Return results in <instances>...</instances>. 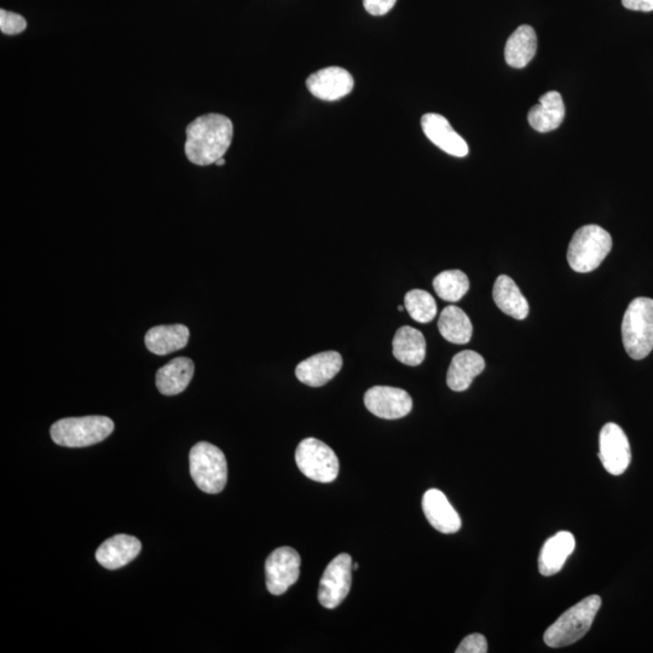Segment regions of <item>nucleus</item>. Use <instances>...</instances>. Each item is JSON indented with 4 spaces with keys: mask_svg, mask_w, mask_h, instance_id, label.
<instances>
[{
    "mask_svg": "<svg viewBox=\"0 0 653 653\" xmlns=\"http://www.w3.org/2000/svg\"><path fill=\"white\" fill-rule=\"evenodd\" d=\"M421 127H423L426 137L443 152L456 156V158H465L470 152L464 138L453 129L443 115L425 114L421 118Z\"/></svg>",
    "mask_w": 653,
    "mask_h": 653,
    "instance_id": "nucleus-13",
    "label": "nucleus"
},
{
    "mask_svg": "<svg viewBox=\"0 0 653 653\" xmlns=\"http://www.w3.org/2000/svg\"><path fill=\"white\" fill-rule=\"evenodd\" d=\"M425 517L433 528L442 534H455L461 529L459 513L450 504L447 496L438 489L427 490L423 498Z\"/></svg>",
    "mask_w": 653,
    "mask_h": 653,
    "instance_id": "nucleus-15",
    "label": "nucleus"
},
{
    "mask_svg": "<svg viewBox=\"0 0 653 653\" xmlns=\"http://www.w3.org/2000/svg\"><path fill=\"white\" fill-rule=\"evenodd\" d=\"M300 556L291 547L277 548L265 562L267 588L271 594H285L297 583L300 574Z\"/></svg>",
    "mask_w": 653,
    "mask_h": 653,
    "instance_id": "nucleus-10",
    "label": "nucleus"
},
{
    "mask_svg": "<svg viewBox=\"0 0 653 653\" xmlns=\"http://www.w3.org/2000/svg\"><path fill=\"white\" fill-rule=\"evenodd\" d=\"M189 337V328L184 325L156 326L149 329L144 343L153 354L165 356L186 348Z\"/></svg>",
    "mask_w": 653,
    "mask_h": 653,
    "instance_id": "nucleus-21",
    "label": "nucleus"
},
{
    "mask_svg": "<svg viewBox=\"0 0 653 653\" xmlns=\"http://www.w3.org/2000/svg\"><path fill=\"white\" fill-rule=\"evenodd\" d=\"M403 310H404V308H403L402 305L398 306V311H403Z\"/></svg>",
    "mask_w": 653,
    "mask_h": 653,
    "instance_id": "nucleus-34",
    "label": "nucleus"
},
{
    "mask_svg": "<svg viewBox=\"0 0 653 653\" xmlns=\"http://www.w3.org/2000/svg\"><path fill=\"white\" fill-rule=\"evenodd\" d=\"M216 165H217V166H224V165H225V160H224L223 158H222V159H219V160L217 161Z\"/></svg>",
    "mask_w": 653,
    "mask_h": 653,
    "instance_id": "nucleus-32",
    "label": "nucleus"
},
{
    "mask_svg": "<svg viewBox=\"0 0 653 653\" xmlns=\"http://www.w3.org/2000/svg\"><path fill=\"white\" fill-rule=\"evenodd\" d=\"M195 372L194 362L188 357H178L156 373V387L164 396L182 394Z\"/></svg>",
    "mask_w": 653,
    "mask_h": 653,
    "instance_id": "nucleus-19",
    "label": "nucleus"
},
{
    "mask_svg": "<svg viewBox=\"0 0 653 653\" xmlns=\"http://www.w3.org/2000/svg\"><path fill=\"white\" fill-rule=\"evenodd\" d=\"M575 547V537L569 531H560L548 539L542 547L539 558L541 575L548 577L558 574L575 551Z\"/></svg>",
    "mask_w": 653,
    "mask_h": 653,
    "instance_id": "nucleus-18",
    "label": "nucleus"
},
{
    "mask_svg": "<svg viewBox=\"0 0 653 653\" xmlns=\"http://www.w3.org/2000/svg\"><path fill=\"white\" fill-rule=\"evenodd\" d=\"M537 51V36L533 27L523 25L508 38L505 60L512 68H524L534 59Z\"/></svg>",
    "mask_w": 653,
    "mask_h": 653,
    "instance_id": "nucleus-23",
    "label": "nucleus"
},
{
    "mask_svg": "<svg viewBox=\"0 0 653 653\" xmlns=\"http://www.w3.org/2000/svg\"><path fill=\"white\" fill-rule=\"evenodd\" d=\"M369 412L386 420L404 418L413 409L412 397L407 391L391 386H374L364 395Z\"/></svg>",
    "mask_w": 653,
    "mask_h": 653,
    "instance_id": "nucleus-11",
    "label": "nucleus"
},
{
    "mask_svg": "<svg viewBox=\"0 0 653 653\" xmlns=\"http://www.w3.org/2000/svg\"><path fill=\"white\" fill-rule=\"evenodd\" d=\"M306 86L319 100L333 102L348 96L354 89L355 80L345 69L329 67L311 74Z\"/></svg>",
    "mask_w": 653,
    "mask_h": 653,
    "instance_id": "nucleus-12",
    "label": "nucleus"
},
{
    "mask_svg": "<svg viewBox=\"0 0 653 653\" xmlns=\"http://www.w3.org/2000/svg\"><path fill=\"white\" fill-rule=\"evenodd\" d=\"M484 369V358L478 352L461 351L453 357L452 363H450L447 384L455 392L466 391Z\"/></svg>",
    "mask_w": 653,
    "mask_h": 653,
    "instance_id": "nucleus-20",
    "label": "nucleus"
},
{
    "mask_svg": "<svg viewBox=\"0 0 653 653\" xmlns=\"http://www.w3.org/2000/svg\"><path fill=\"white\" fill-rule=\"evenodd\" d=\"M352 569L357 570L358 569V564H352Z\"/></svg>",
    "mask_w": 653,
    "mask_h": 653,
    "instance_id": "nucleus-33",
    "label": "nucleus"
},
{
    "mask_svg": "<svg viewBox=\"0 0 653 653\" xmlns=\"http://www.w3.org/2000/svg\"><path fill=\"white\" fill-rule=\"evenodd\" d=\"M27 21L19 14L11 13L8 10H0V31L8 36H16L26 31Z\"/></svg>",
    "mask_w": 653,
    "mask_h": 653,
    "instance_id": "nucleus-28",
    "label": "nucleus"
},
{
    "mask_svg": "<svg viewBox=\"0 0 653 653\" xmlns=\"http://www.w3.org/2000/svg\"><path fill=\"white\" fill-rule=\"evenodd\" d=\"M343 368V357L339 352H321L300 362L296 368L299 381L311 387H321L335 378Z\"/></svg>",
    "mask_w": 653,
    "mask_h": 653,
    "instance_id": "nucleus-14",
    "label": "nucleus"
},
{
    "mask_svg": "<svg viewBox=\"0 0 653 653\" xmlns=\"http://www.w3.org/2000/svg\"><path fill=\"white\" fill-rule=\"evenodd\" d=\"M624 349L633 360H644L653 350V299L635 298L622 322Z\"/></svg>",
    "mask_w": 653,
    "mask_h": 653,
    "instance_id": "nucleus-3",
    "label": "nucleus"
},
{
    "mask_svg": "<svg viewBox=\"0 0 653 653\" xmlns=\"http://www.w3.org/2000/svg\"><path fill=\"white\" fill-rule=\"evenodd\" d=\"M600 606H602V598L599 595H591L566 610L543 635L546 645L552 649H559L575 644L585 637L592 627Z\"/></svg>",
    "mask_w": 653,
    "mask_h": 653,
    "instance_id": "nucleus-2",
    "label": "nucleus"
},
{
    "mask_svg": "<svg viewBox=\"0 0 653 653\" xmlns=\"http://www.w3.org/2000/svg\"><path fill=\"white\" fill-rule=\"evenodd\" d=\"M456 653H487L488 652V641L485 639L482 634H471L468 635L464 640L461 641L458 649L455 650Z\"/></svg>",
    "mask_w": 653,
    "mask_h": 653,
    "instance_id": "nucleus-29",
    "label": "nucleus"
},
{
    "mask_svg": "<svg viewBox=\"0 0 653 653\" xmlns=\"http://www.w3.org/2000/svg\"><path fill=\"white\" fill-rule=\"evenodd\" d=\"M352 558L349 554H339L327 566L320 582L319 600L323 608L332 610L342 604L351 588Z\"/></svg>",
    "mask_w": 653,
    "mask_h": 653,
    "instance_id": "nucleus-8",
    "label": "nucleus"
},
{
    "mask_svg": "<svg viewBox=\"0 0 653 653\" xmlns=\"http://www.w3.org/2000/svg\"><path fill=\"white\" fill-rule=\"evenodd\" d=\"M296 462L311 481L332 483L339 473V460L332 448L316 438H306L296 450Z\"/></svg>",
    "mask_w": 653,
    "mask_h": 653,
    "instance_id": "nucleus-7",
    "label": "nucleus"
},
{
    "mask_svg": "<svg viewBox=\"0 0 653 653\" xmlns=\"http://www.w3.org/2000/svg\"><path fill=\"white\" fill-rule=\"evenodd\" d=\"M392 352H394L396 360L406 364V366H420L426 357L424 334L413 327H401L396 332L394 342H392Z\"/></svg>",
    "mask_w": 653,
    "mask_h": 653,
    "instance_id": "nucleus-22",
    "label": "nucleus"
},
{
    "mask_svg": "<svg viewBox=\"0 0 653 653\" xmlns=\"http://www.w3.org/2000/svg\"><path fill=\"white\" fill-rule=\"evenodd\" d=\"M234 127L222 114H206L187 127L186 155L198 166L216 164L233 141Z\"/></svg>",
    "mask_w": 653,
    "mask_h": 653,
    "instance_id": "nucleus-1",
    "label": "nucleus"
},
{
    "mask_svg": "<svg viewBox=\"0 0 653 653\" xmlns=\"http://www.w3.org/2000/svg\"><path fill=\"white\" fill-rule=\"evenodd\" d=\"M404 305L412 319L419 323H429L437 315L435 298L429 292L413 290L404 297Z\"/></svg>",
    "mask_w": 653,
    "mask_h": 653,
    "instance_id": "nucleus-27",
    "label": "nucleus"
},
{
    "mask_svg": "<svg viewBox=\"0 0 653 653\" xmlns=\"http://www.w3.org/2000/svg\"><path fill=\"white\" fill-rule=\"evenodd\" d=\"M433 288L439 298L455 303L470 290V280L461 270H447L435 277Z\"/></svg>",
    "mask_w": 653,
    "mask_h": 653,
    "instance_id": "nucleus-26",
    "label": "nucleus"
},
{
    "mask_svg": "<svg viewBox=\"0 0 653 653\" xmlns=\"http://www.w3.org/2000/svg\"><path fill=\"white\" fill-rule=\"evenodd\" d=\"M114 423L107 416H83L56 421L51 426L50 435L57 446L66 448H85L101 443L112 435Z\"/></svg>",
    "mask_w": 653,
    "mask_h": 653,
    "instance_id": "nucleus-4",
    "label": "nucleus"
},
{
    "mask_svg": "<svg viewBox=\"0 0 653 653\" xmlns=\"http://www.w3.org/2000/svg\"><path fill=\"white\" fill-rule=\"evenodd\" d=\"M397 0H363L364 9L373 16H383L394 9Z\"/></svg>",
    "mask_w": 653,
    "mask_h": 653,
    "instance_id": "nucleus-30",
    "label": "nucleus"
},
{
    "mask_svg": "<svg viewBox=\"0 0 653 653\" xmlns=\"http://www.w3.org/2000/svg\"><path fill=\"white\" fill-rule=\"evenodd\" d=\"M612 248L611 235L599 225H585L576 231L569 245L568 263L576 273L598 269Z\"/></svg>",
    "mask_w": 653,
    "mask_h": 653,
    "instance_id": "nucleus-5",
    "label": "nucleus"
},
{
    "mask_svg": "<svg viewBox=\"0 0 653 653\" xmlns=\"http://www.w3.org/2000/svg\"><path fill=\"white\" fill-rule=\"evenodd\" d=\"M599 459L612 476H621L632 461L631 444L621 426L606 424L599 437Z\"/></svg>",
    "mask_w": 653,
    "mask_h": 653,
    "instance_id": "nucleus-9",
    "label": "nucleus"
},
{
    "mask_svg": "<svg viewBox=\"0 0 653 653\" xmlns=\"http://www.w3.org/2000/svg\"><path fill=\"white\" fill-rule=\"evenodd\" d=\"M142 543L135 536L115 535L96 551V560L103 568L117 570L130 564L141 553Z\"/></svg>",
    "mask_w": 653,
    "mask_h": 653,
    "instance_id": "nucleus-16",
    "label": "nucleus"
},
{
    "mask_svg": "<svg viewBox=\"0 0 653 653\" xmlns=\"http://www.w3.org/2000/svg\"><path fill=\"white\" fill-rule=\"evenodd\" d=\"M493 298L498 308L516 320L527 319L529 303L511 277L501 275L496 280Z\"/></svg>",
    "mask_w": 653,
    "mask_h": 653,
    "instance_id": "nucleus-24",
    "label": "nucleus"
},
{
    "mask_svg": "<svg viewBox=\"0 0 653 653\" xmlns=\"http://www.w3.org/2000/svg\"><path fill=\"white\" fill-rule=\"evenodd\" d=\"M439 333L449 343L464 345L470 342L473 327L470 317L458 306L450 305L442 311L438 320Z\"/></svg>",
    "mask_w": 653,
    "mask_h": 653,
    "instance_id": "nucleus-25",
    "label": "nucleus"
},
{
    "mask_svg": "<svg viewBox=\"0 0 653 653\" xmlns=\"http://www.w3.org/2000/svg\"><path fill=\"white\" fill-rule=\"evenodd\" d=\"M623 7L633 11L650 13L653 11V0H622Z\"/></svg>",
    "mask_w": 653,
    "mask_h": 653,
    "instance_id": "nucleus-31",
    "label": "nucleus"
},
{
    "mask_svg": "<svg viewBox=\"0 0 653 653\" xmlns=\"http://www.w3.org/2000/svg\"><path fill=\"white\" fill-rule=\"evenodd\" d=\"M565 118V104L562 95L550 91L540 98V103L530 109L528 121L537 132H551L562 125Z\"/></svg>",
    "mask_w": 653,
    "mask_h": 653,
    "instance_id": "nucleus-17",
    "label": "nucleus"
},
{
    "mask_svg": "<svg viewBox=\"0 0 653 653\" xmlns=\"http://www.w3.org/2000/svg\"><path fill=\"white\" fill-rule=\"evenodd\" d=\"M190 475L206 494H219L228 481L227 459L221 449L211 443L200 442L190 450Z\"/></svg>",
    "mask_w": 653,
    "mask_h": 653,
    "instance_id": "nucleus-6",
    "label": "nucleus"
}]
</instances>
